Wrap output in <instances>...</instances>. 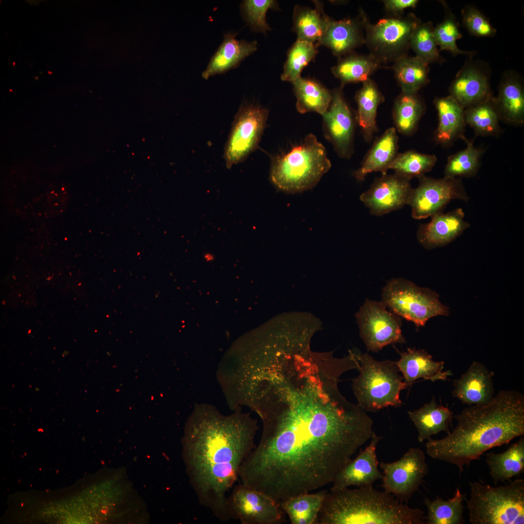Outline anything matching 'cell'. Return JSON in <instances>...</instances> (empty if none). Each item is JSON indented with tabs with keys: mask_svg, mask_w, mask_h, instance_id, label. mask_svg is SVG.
<instances>
[{
	"mask_svg": "<svg viewBox=\"0 0 524 524\" xmlns=\"http://www.w3.org/2000/svg\"><path fill=\"white\" fill-rule=\"evenodd\" d=\"M424 512L373 487L328 492L316 524H424Z\"/></svg>",
	"mask_w": 524,
	"mask_h": 524,
	"instance_id": "4",
	"label": "cell"
},
{
	"mask_svg": "<svg viewBox=\"0 0 524 524\" xmlns=\"http://www.w3.org/2000/svg\"><path fill=\"white\" fill-rule=\"evenodd\" d=\"M326 490L306 493L281 501L284 511L292 524H316Z\"/></svg>",
	"mask_w": 524,
	"mask_h": 524,
	"instance_id": "31",
	"label": "cell"
},
{
	"mask_svg": "<svg viewBox=\"0 0 524 524\" xmlns=\"http://www.w3.org/2000/svg\"><path fill=\"white\" fill-rule=\"evenodd\" d=\"M277 8V2L273 0H245L240 6L242 17L251 30L262 33L271 30L266 19L268 10Z\"/></svg>",
	"mask_w": 524,
	"mask_h": 524,
	"instance_id": "42",
	"label": "cell"
},
{
	"mask_svg": "<svg viewBox=\"0 0 524 524\" xmlns=\"http://www.w3.org/2000/svg\"><path fill=\"white\" fill-rule=\"evenodd\" d=\"M429 222L421 225L417 237L419 242L426 249L442 247L459 236L469 226L464 219L461 208L431 217Z\"/></svg>",
	"mask_w": 524,
	"mask_h": 524,
	"instance_id": "18",
	"label": "cell"
},
{
	"mask_svg": "<svg viewBox=\"0 0 524 524\" xmlns=\"http://www.w3.org/2000/svg\"><path fill=\"white\" fill-rule=\"evenodd\" d=\"M382 438L373 432L369 444L336 475L330 491L351 486L358 488L373 487L376 481L382 479L383 474L378 469L376 454L377 447Z\"/></svg>",
	"mask_w": 524,
	"mask_h": 524,
	"instance_id": "16",
	"label": "cell"
},
{
	"mask_svg": "<svg viewBox=\"0 0 524 524\" xmlns=\"http://www.w3.org/2000/svg\"><path fill=\"white\" fill-rule=\"evenodd\" d=\"M399 353L400 358L395 363L407 388L421 378L432 382L444 381L453 374L450 370H443L444 361L434 360L424 349L409 348L407 351Z\"/></svg>",
	"mask_w": 524,
	"mask_h": 524,
	"instance_id": "20",
	"label": "cell"
},
{
	"mask_svg": "<svg viewBox=\"0 0 524 524\" xmlns=\"http://www.w3.org/2000/svg\"><path fill=\"white\" fill-rule=\"evenodd\" d=\"M381 296L382 301L391 311L417 327L425 326L433 317L449 313L448 308L440 301L435 292L402 278L388 281Z\"/></svg>",
	"mask_w": 524,
	"mask_h": 524,
	"instance_id": "8",
	"label": "cell"
},
{
	"mask_svg": "<svg viewBox=\"0 0 524 524\" xmlns=\"http://www.w3.org/2000/svg\"><path fill=\"white\" fill-rule=\"evenodd\" d=\"M449 90V96L464 109L493 97L486 74L471 64L458 72Z\"/></svg>",
	"mask_w": 524,
	"mask_h": 524,
	"instance_id": "21",
	"label": "cell"
},
{
	"mask_svg": "<svg viewBox=\"0 0 524 524\" xmlns=\"http://www.w3.org/2000/svg\"><path fill=\"white\" fill-rule=\"evenodd\" d=\"M379 466L383 471L384 491L402 503H407L419 490L428 472L425 454L419 448H410L399 460L381 462Z\"/></svg>",
	"mask_w": 524,
	"mask_h": 524,
	"instance_id": "13",
	"label": "cell"
},
{
	"mask_svg": "<svg viewBox=\"0 0 524 524\" xmlns=\"http://www.w3.org/2000/svg\"><path fill=\"white\" fill-rule=\"evenodd\" d=\"M424 111V104L417 94L402 93L395 100L393 111L398 131L405 135L412 133Z\"/></svg>",
	"mask_w": 524,
	"mask_h": 524,
	"instance_id": "37",
	"label": "cell"
},
{
	"mask_svg": "<svg viewBox=\"0 0 524 524\" xmlns=\"http://www.w3.org/2000/svg\"><path fill=\"white\" fill-rule=\"evenodd\" d=\"M359 375L353 381L358 405L366 411L376 412L402 405L400 392L407 388L395 361H378L368 353H358Z\"/></svg>",
	"mask_w": 524,
	"mask_h": 524,
	"instance_id": "7",
	"label": "cell"
},
{
	"mask_svg": "<svg viewBox=\"0 0 524 524\" xmlns=\"http://www.w3.org/2000/svg\"><path fill=\"white\" fill-rule=\"evenodd\" d=\"M268 114L267 109L253 104L239 108L224 149V157L228 168L243 162L258 147Z\"/></svg>",
	"mask_w": 524,
	"mask_h": 524,
	"instance_id": "11",
	"label": "cell"
},
{
	"mask_svg": "<svg viewBox=\"0 0 524 524\" xmlns=\"http://www.w3.org/2000/svg\"><path fill=\"white\" fill-rule=\"evenodd\" d=\"M258 429L257 421L240 411L224 415L213 407L200 406L191 418L185 442L191 482L200 504L222 522L230 520L228 493L256 446Z\"/></svg>",
	"mask_w": 524,
	"mask_h": 524,
	"instance_id": "2",
	"label": "cell"
},
{
	"mask_svg": "<svg viewBox=\"0 0 524 524\" xmlns=\"http://www.w3.org/2000/svg\"><path fill=\"white\" fill-rule=\"evenodd\" d=\"M434 35V28L430 22L421 24L413 33L409 47L415 51L416 56L427 63L442 61L437 48Z\"/></svg>",
	"mask_w": 524,
	"mask_h": 524,
	"instance_id": "41",
	"label": "cell"
},
{
	"mask_svg": "<svg viewBox=\"0 0 524 524\" xmlns=\"http://www.w3.org/2000/svg\"><path fill=\"white\" fill-rule=\"evenodd\" d=\"M418 179L419 184L412 189L408 203L414 219H424L442 213L452 200L467 201L469 199L460 178L444 176L437 179L423 175Z\"/></svg>",
	"mask_w": 524,
	"mask_h": 524,
	"instance_id": "14",
	"label": "cell"
},
{
	"mask_svg": "<svg viewBox=\"0 0 524 524\" xmlns=\"http://www.w3.org/2000/svg\"><path fill=\"white\" fill-rule=\"evenodd\" d=\"M464 26L472 35L479 37L494 36L496 31L487 18L476 8L468 6L462 11Z\"/></svg>",
	"mask_w": 524,
	"mask_h": 524,
	"instance_id": "44",
	"label": "cell"
},
{
	"mask_svg": "<svg viewBox=\"0 0 524 524\" xmlns=\"http://www.w3.org/2000/svg\"><path fill=\"white\" fill-rule=\"evenodd\" d=\"M408 414L417 429L419 442L441 431L447 434L450 432L453 412L448 408L438 404L434 397L419 409L409 411Z\"/></svg>",
	"mask_w": 524,
	"mask_h": 524,
	"instance_id": "27",
	"label": "cell"
},
{
	"mask_svg": "<svg viewBox=\"0 0 524 524\" xmlns=\"http://www.w3.org/2000/svg\"><path fill=\"white\" fill-rule=\"evenodd\" d=\"M493 100L500 119L513 125L524 122V91L518 78L506 76L502 81Z\"/></svg>",
	"mask_w": 524,
	"mask_h": 524,
	"instance_id": "26",
	"label": "cell"
},
{
	"mask_svg": "<svg viewBox=\"0 0 524 524\" xmlns=\"http://www.w3.org/2000/svg\"><path fill=\"white\" fill-rule=\"evenodd\" d=\"M369 439L355 424L333 418L265 426L239 479L281 502L331 483Z\"/></svg>",
	"mask_w": 524,
	"mask_h": 524,
	"instance_id": "1",
	"label": "cell"
},
{
	"mask_svg": "<svg viewBox=\"0 0 524 524\" xmlns=\"http://www.w3.org/2000/svg\"><path fill=\"white\" fill-rule=\"evenodd\" d=\"M236 34L225 33L224 39L212 57L202 77L205 80L237 67L245 58L257 49L256 41L238 40Z\"/></svg>",
	"mask_w": 524,
	"mask_h": 524,
	"instance_id": "22",
	"label": "cell"
},
{
	"mask_svg": "<svg viewBox=\"0 0 524 524\" xmlns=\"http://www.w3.org/2000/svg\"><path fill=\"white\" fill-rule=\"evenodd\" d=\"M464 113L466 124L472 128L476 134L493 136L499 132L501 119L493 97L464 109Z\"/></svg>",
	"mask_w": 524,
	"mask_h": 524,
	"instance_id": "35",
	"label": "cell"
},
{
	"mask_svg": "<svg viewBox=\"0 0 524 524\" xmlns=\"http://www.w3.org/2000/svg\"><path fill=\"white\" fill-rule=\"evenodd\" d=\"M457 425L439 440L428 439L431 458L456 466L459 474L486 451L524 434V396L517 391H500L488 403L470 406L457 416Z\"/></svg>",
	"mask_w": 524,
	"mask_h": 524,
	"instance_id": "3",
	"label": "cell"
},
{
	"mask_svg": "<svg viewBox=\"0 0 524 524\" xmlns=\"http://www.w3.org/2000/svg\"><path fill=\"white\" fill-rule=\"evenodd\" d=\"M360 335L368 351L377 352L391 344L404 343L400 317L382 301L366 299L356 314Z\"/></svg>",
	"mask_w": 524,
	"mask_h": 524,
	"instance_id": "12",
	"label": "cell"
},
{
	"mask_svg": "<svg viewBox=\"0 0 524 524\" xmlns=\"http://www.w3.org/2000/svg\"><path fill=\"white\" fill-rule=\"evenodd\" d=\"M486 462L495 485L519 476L524 471L523 436L503 452L487 454Z\"/></svg>",
	"mask_w": 524,
	"mask_h": 524,
	"instance_id": "28",
	"label": "cell"
},
{
	"mask_svg": "<svg viewBox=\"0 0 524 524\" xmlns=\"http://www.w3.org/2000/svg\"><path fill=\"white\" fill-rule=\"evenodd\" d=\"M418 1L417 0H387L384 3L387 10L397 14L406 8L415 7Z\"/></svg>",
	"mask_w": 524,
	"mask_h": 524,
	"instance_id": "45",
	"label": "cell"
},
{
	"mask_svg": "<svg viewBox=\"0 0 524 524\" xmlns=\"http://www.w3.org/2000/svg\"><path fill=\"white\" fill-rule=\"evenodd\" d=\"M465 495L459 489H456L453 497L445 500L439 496L433 500L425 497L424 504L427 509L425 524H462L465 523L463 516Z\"/></svg>",
	"mask_w": 524,
	"mask_h": 524,
	"instance_id": "33",
	"label": "cell"
},
{
	"mask_svg": "<svg viewBox=\"0 0 524 524\" xmlns=\"http://www.w3.org/2000/svg\"><path fill=\"white\" fill-rule=\"evenodd\" d=\"M434 104L439 118L435 138L437 143L448 146L463 135L466 125L464 109L450 96L436 98Z\"/></svg>",
	"mask_w": 524,
	"mask_h": 524,
	"instance_id": "24",
	"label": "cell"
},
{
	"mask_svg": "<svg viewBox=\"0 0 524 524\" xmlns=\"http://www.w3.org/2000/svg\"><path fill=\"white\" fill-rule=\"evenodd\" d=\"M398 139L394 128L388 129L375 142L362 165L354 173L356 179L363 180L371 172L387 174L389 166L397 154Z\"/></svg>",
	"mask_w": 524,
	"mask_h": 524,
	"instance_id": "25",
	"label": "cell"
},
{
	"mask_svg": "<svg viewBox=\"0 0 524 524\" xmlns=\"http://www.w3.org/2000/svg\"><path fill=\"white\" fill-rule=\"evenodd\" d=\"M315 3V8L295 7L293 29L297 34V40L319 46L330 18L324 12L322 4Z\"/></svg>",
	"mask_w": 524,
	"mask_h": 524,
	"instance_id": "29",
	"label": "cell"
},
{
	"mask_svg": "<svg viewBox=\"0 0 524 524\" xmlns=\"http://www.w3.org/2000/svg\"><path fill=\"white\" fill-rule=\"evenodd\" d=\"M330 167L325 147L309 134L300 145L273 160L270 178L280 190L299 193L313 187Z\"/></svg>",
	"mask_w": 524,
	"mask_h": 524,
	"instance_id": "5",
	"label": "cell"
},
{
	"mask_svg": "<svg viewBox=\"0 0 524 524\" xmlns=\"http://www.w3.org/2000/svg\"><path fill=\"white\" fill-rule=\"evenodd\" d=\"M358 105L357 120L366 140L370 141L377 131L376 115L377 107L384 98L375 82L369 79L356 95Z\"/></svg>",
	"mask_w": 524,
	"mask_h": 524,
	"instance_id": "32",
	"label": "cell"
},
{
	"mask_svg": "<svg viewBox=\"0 0 524 524\" xmlns=\"http://www.w3.org/2000/svg\"><path fill=\"white\" fill-rule=\"evenodd\" d=\"M467 500L472 524H524V480L517 479L498 487L469 482Z\"/></svg>",
	"mask_w": 524,
	"mask_h": 524,
	"instance_id": "6",
	"label": "cell"
},
{
	"mask_svg": "<svg viewBox=\"0 0 524 524\" xmlns=\"http://www.w3.org/2000/svg\"><path fill=\"white\" fill-rule=\"evenodd\" d=\"M393 69L402 93L417 94L428 82V64L416 56L405 55L398 59Z\"/></svg>",
	"mask_w": 524,
	"mask_h": 524,
	"instance_id": "34",
	"label": "cell"
},
{
	"mask_svg": "<svg viewBox=\"0 0 524 524\" xmlns=\"http://www.w3.org/2000/svg\"><path fill=\"white\" fill-rule=\"evenodd\" d=\"M493 376L483 364L474 361L454 381L453 396L469 406L489 402L494 397Z\"/></svg>",
	"mask_w": 524,
	"mask_h": 524,
	"instance_id": "19",
	"label": "cell"
},
{
	"mask_svg": "<svg viewBox=\"0 0 524 524\" xmlns=\"http://www.w3.org/2000/svg\"><path fill=\"white\" fill-rule=\"evenodd\" d=\"M460 138L466 142V147L449 157L444 169L445 177L454 178L473 177L479 168L483 149L475 147L473 141L468 140L463 135Z\"/></svg>",
	"mask_w": 524,
	"mask_h": 524,
	"instance_id": "38",
	"label": "cell"
},
{
	"mask_svg": "<svg viewBox=\"0 0 524 524\" xmlns=\"http://www.w3.org/2000/svg\"><path fill=\"white\" fill-rule=\"evenodd\" d=\"M319 46L297 40L289 50L281 79L293 82L300 77L303 69L316 56Z\"/></svg>",
	"mask_w": 524,
	"mask_h": 524,
	"instance_id": "39",
	"label": "cell"
},
{
	"mask_svg": "<svg viewBox=\"0 0 524 524\" xmlns=\"http://www.w3.org/2000/svg\"><path fill=\"white\" fill-rule=\"evenodd\" d=\"M292 83L299 113L315 112L322 115L325 113L332 98L331 93L325 87L315 80L301 77Z\"/></svg>",
	"mask_w": 524,
	"mask_h": 524,
	"instance_id": "30",
	"label": "cell"
},
{
	"mask_svg": "<svg viewBox=\"0 0 524 524\" xmlns=\"http://www.w3.org/2000/svg\"><path fill=\"white\" fill-rule=\"evenodd\" d=\"M327 111L322 115L326 137L342 157L351 154L354 122L351 112L343 95L342 88L335 89Z\"/></svg>",
	"mask_w": 524,
	"mask_h": 524,
	"instance_id": "17",
	"label": "cell"
},
{
	"mask_svg": "<svg viewBox=\"0 0 524 524\" xmlns=\"http://www.w3.org/2000/svg\"><path fill=\"white\" fill-rule=\"evenodd\" d=\"M381 63L371 54L368 56L349 55L340 60L332 68L334 75L343 84L364 82L378 68Z\"/></svg>",
	"mask_w": 524,
	"mask_h": 524,
	"instance_id": "36",
	"label": "cell"
},
{
	"mask_svg": "<svg viewBox=\"0 0 524 524\" xmlns=\"http://www.w3.org/2000/svg\"><path fill=\"white\" fill-rule=\"evenodd\" d=\"M420 20L413 14L405 17L382 18L374 24L364 19V40L371 55L381 64L394 62L406 55L411 37Z\"/></svg>",
	"mask_w": 524,
	"mask_h": 524,
	"instance_id": "9",
	"label": "cell"
},
{
	"mask_svg": "<svg viewBox=\"0 0 524 524\" xmlns=\"http://www.w3.org/2000/svg\"><path fill=\"white\" fill-rule=\"evenodd\" d=\"M411 179L395 173L384 175L360 196L370 213L380 216L408 204L412 188Z\"/></svg>",
	"mask_w": 524,
	"mask_h": 524,
	"instance_id": "15",
	"label": "cell"
},
{
	"mask_svg": "<svg viewBox=\"0 0 524 524\" xmlns=\"http://www.w3.org/2000/svg\"><path fill=\"white\" fill-rule=\"evenodd\" d=\"M230 520L242 524H280L286 522L281 502L242 483L234 485L227 501Z\"/></svg>",
	"mask_w": 524,
	"mask_h": 524,
	"instance_id": "10",
	"label": "cell"
},
{
	"mask_svg": "<svg viewBox=\"0 0 524 524\" xmlns=\"http://www.w3.org/2000/svg\"><path fill=\"white\" fill-rule=\"evenodd\" d=\"M357 21L344 19L329 20L319 45L330 49L334 55L341 56L351 52L365 42L361 28L364 26L365 17Z\"/></svg>",
	"mask_w": 524,
	"mask_h": 524,
	"instance_id": "23",
	"label": "cell"
},
{
	"mask_svg": "<svg viewBox=\"0 0 524 524\" xmlns=\"http://www.w3.org/2000/svg\"><path fill=\"white\" fill-rule=\"evenodd\" d=\"M437 157L415 151H408L397 154L389 166L395 173L411 179L419 178L429 171L435 165Z\"/></svg>",
	"mask_w": 524,
	"mask_h": 524,
	"instance_id": "40",
	"label": "cell"
},
{
	"mask_svg": "<svg viewBox=\"0 0 524 524\" xmlns=\"http://www.w3.org/2000/svg\"><path fill=\"white\" fill-rule=\"evenodd\" d=\"M434 35L440 50L449 51L454 55L471 54V52L460 50L457 45V40L462 37V34L452 15H449L434 28Z\"/></svg>",
	"mask_w": 524,
	"mask_h": 524,
	"instance_id": "43",
	"label": "cell"
}]
</instances>
